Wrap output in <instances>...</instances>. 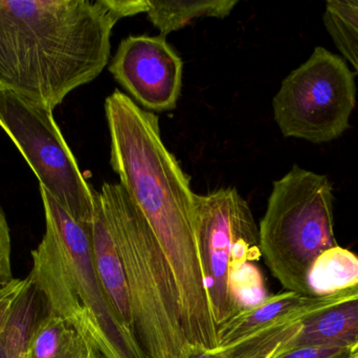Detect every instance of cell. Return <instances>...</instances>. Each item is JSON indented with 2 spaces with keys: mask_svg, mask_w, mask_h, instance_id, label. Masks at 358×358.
Wrapping results in <instances>:
<instances>
[{
  "mask_svg": "<svg viewBox=\"0 0 358 358\" xmlns=\"http://www.w3.org/2000/svg\"><path fill=\"white\" fill-rule=\"evenodd\" d=\"M105 115L111 167L163 252L185 338L197 350H214L219 346L218 327L189 176L164 143L157 115L119 90L107 97Z\"/></svg>",
  "mask_w": 358,
  "mask_h": 358,
  "instance_id": "obj_1",
  "label": "cell"
},
{
  "mask_svg": "<svg viewBox=\"0 0 358 358\" xmlns=\"http://www.w3.org/2000/svg\"><path fill=\"white\" fill-rule=\"evenodd\" d=\"M148 0H0V88L54 111L108 64L121 19Z\"/></svg>",
  "mask_w": 358,
  "mask_h": 358,
  "instance_id": "obj_2",
  "label": "cell"
},
{
  "mask_svg": "<svg viewBox=\"0 0 358 358\" xmlns=\"http://www.w3.org/2000/svg\"><path fill=\"white\" fill-rule=\"evenodd\" d=\"M45 233L31 252L29 277L48 312L73 326L106 358H147L115 313L99 277L90 222L73 218L40 186Z\"/></svg>",
  "mask_w": 358,
  "mask_h": 358,
  "instance_id": "obj_3",
  "label": "cell"
},
{
  "mask_svg": "<svg viewBox=\"0 0 358 358\" xmlns=\"http://www.w3.org/2000/svg\"><path fill=\"white\" fill-rule=\"evenodd\" d=\"M99 204L121 259L136 340L146 357L189 358L199 353L181 328L165 258L142 212L120 183H104Z\"/></svg>",
  "mask_w": 358,
  "mask_h": 358,
  "instance_id": "obj_4",
  "label": "cell"
},
{
  "mask_svg": "<svg viewBox=\"0 0 358 358\" xmlns=\"http://www.w3.org/2000/svg\"><path fill=\"white\" fill-rule=\"evenodd\" d=\"M334 202L329 178L298 164L273 182L259 226L261 254L286 291L311 296L307 277L313 262L338 246Z\"/></svg>",
  "mask_w": 358,
  "mask_h": 358,
  "instance_id": "obj_5",
  "label": "cell"
},
{
  "mask_svg": "<svg viewBox=\"0 0 358 358\" xmlns=\"http://www.w3.org/2000/svg\"><path fill=\"white\" fill-rule=\"evenodd\" d=\"M357 95L355 73L347 61L317 46L282 81L273 99V118L285 138L332 142L350 128Z\"/></svg>",
  "mask_w": 358,
  "mask_h": 358,
  "instance_id": "obj_6",
  "label": "cell"
},
{
  "mask_svg": "<svg viewBox=\"0 0 358 358\" xmlns=\"http://www.w3.org/2000/svg\"><path fill=\"white\" fill-rule=\"evenodd\" d=\"M0 128L16 145L43 187L81 222H92L94 191L55 121L52 111L18 92L0 88Z\"/></svg>",
  "mask_w": 358,
  "mask_h": 358,
  "instance_id": "obj_7",
  "label": "cell"
},
{
  "mask_svg": "<svg viewBox=\"0 0 358 358\" xmlns=\"http://www.w3.org/2000/svg\"><path fill=\"white\" fill-rule=\"evenodd\" d=\"M195 205L202 260L219 329L244 310L235 280L246 264L262 256L260 230L248 201L234 187L195 193Z\"/></svg>",
  "mask_w": 358,
  "mask_h": 358,
  "instance_id": "obj_8",
  "label": "cell"
},
{
  "mask_svg": "<svg viewBox=\"0 0 358 358\" xmlns=\"http://www.w3.org/2000/svg\"><path fill=\"white\" fill-rule=\"evenodd\" d=\"M115 80L145 109H176L183 62L163 36H128L108 67Z\"/></svg>",
  "mask_w": 358,
  "mask_h": 358,
  "instance_id": "obj_9",
  "label": "cell"
},
{
  "mask_svg": "<svg viewBox=\"0 0 358 358\" xmlns=\"http://www.w3.org/2000/svg\"><path fill=\"white\" fill-rule=\"evenodd\" d=\"M305 347H358V284L336 292L334 300L309 313L301 321V329L282 353Z\"/></svg>",
  "mask_w": 358,
  "mask_h": 358,
  "instance_id": "obj_10",
  "label": "cell"
},
{
  "mask_svg": "<svg viewBox=\"0 0 358 358\" xmlns=\"http://www.w3.org/2000/svg\"><path fill=\"white\" fill-rule=\"evenodd\" d=\"M319 298L303 296L294 291L267 296L260 304L244 309L219 328L218 348L229 346L237 340L271 327L315 304Z\"/></svg>",
  "mask_w": 358,
  "mask_h": 358,
  "instance_id": "obj_11",
  "label": "cell"
},
{
  "mask_svg": "<svg viewBox=\"0 0 358 358\" xmlns=\"http://www.w3.org/2000/svg\"><path fill=\"white\" fill-rule=\"evenodd\" d=\"M101 353L62 317L48 312L31 332L25 358H99Z\"/></svg>",
  "mask_w": 358,
  "mask_h": 358,
  "instance_id": "obj_12",
  "label": "cell"
},
{
  "mask_svg": "<svg viewBox=\"0 0 358 358\" xmlns=\"http://www.w3.org/2000/svg\"><path fill=\"white\" fill-rule=\"evenodd\" d=\"M237 4V0H148L146 14L166 37L196 18H225Z\"/></svg>",
  "mask_w": 358,
  "mask_h": 358,
  "instance_id": "obj_13",
  "label": "cell"
},
{
  "mask_svg": "<svg viewBox=\"0 0 358 358\" xmlns=\"http://www.w3.org/2000/svg\"><path fill=\"white\" fill-rule=\"evenodd\" d=\"M48 312L45 300L31 282L17 300L0 336V358H25L31 332Z\"/></svg>",
  "mask_w": 358,
  "mask_h": 358,
  "instance_id": "obj_14",
  "label": "cell"
},
{
  "mask_svg": "<svg viewBox=\"0 0 358 358\" xmlns=\"http://www.w3.org/2000/svg\"><path fill=\"white\" fill-rule=\"evenodd\" d=\"M311 296H331L358 284V256L346 248H330L313 262L307 277Z\"/></svg>",
  "mask_w": 358,
  "mask_h": 358,
  "instance_id": "obj_15",
  "label": "cell"
},
{
  "mask_svg": "<svg viewBox=\"0 0 358 358\" xmlns=\"http://www.w3.org/2000/svg\"><path fill=\"white\" fill-rule=\"evenodd\" d=\"M323 22L334 46L358 75V0H328Z\"/></svg>",
  "mask_w": 358,
  "mask_h": 358,
  "instance_id": "obj_16",
  "label": "cell"
},
{
  "mask_svg": "<svg viewBox=\"0 0 358 358\" xmlns=\"http://www.w3.org/2000/svg\"><path fill=\"white\" fill-rule=\"evenodd\" d=\"M302 319H294V321L289 322L267 342L263 343L258 348L254 349L240 358H275L279 357L282 354L284 345L287 344L300 331Z\"/></svg>",
  "mask_w": 358,
  "mask_h": 358,
  "instance_id": "obj_17",
  "label": "cell"
},
{
  "mask_svg": "<svg viewBox=\"0 0 358 358\" xmlns=\"http://www.w3.org/2000/svg\"><path fill=\"white\" fill-rule=\"evenodd\" d=\"M31 281L29 277L24 280L15 279L8 285L0 289V336L3 333L10 315L14 310L15 304L20 294L27 289Z\"/></svg>",
  "mask_w": 358,
  "mask_h": 358,
  "instance_id": "obj_18",
  "label": "cell"
},
{
  "mask_svg": "<svg viewBox=\"0 0 358 358\" xmlns=\"http://www.w3.org/2000/svg\"><path fill=\"white\" fill-rule=\"evenodd\" d=\"M12 243H10V227L6 214L0 205V289L14 281L13 277L12 262Z\"/></svg>",
  "mask_w": 358,
  "mask_h": 358,
  "instance_id": "obj_19",
  "label": "cell"
},
{
  "mask_svg": "<svg viewBox=\"0 0 358 358\" xmlns=\"http://www.w3.org/2000/svg\"><path fill=\"white\" fill-rule=\"evenodd\" d=\"M350 349L334 347H305L282 353L275 358H350Z\"/></svg>",
  "mask_w": 358,
  "mask_h": 358,
  "instance_id": "obj_20",
  "label": "cell"
},
{
  "mask_svg": "<svg viewBox=\"0 0 358 358\" xmlns=\"http://www.w3.org/2000/svg\"><path fill=\"white\" fill-rule=\"evenodd\" d=\"M189 358H227L224 357L222 352L216 350H208L203 351V352L196 353V354L192 355Z\"/></svg>",
  "mask_w": 358,
  "mask_h": 358,
  "instance_id": "obj_21",
  "label": "cell"
},
{
  "mask_svg": "<svg viewBox=\"0 0 358 358\" xmlns=\"http://www.w3.org/2000/svg\"><path fill=\"white\" fill-rule=\"evenodd\" d=\"M350 358H358V347L352 351Z\"/></svg>",
  "mask_w": 358,
  "mask_h": 358,
  "instance_id": "obj_22",
  "label": "cell"
},
{
  "mask_svg": "<svg viewBox=\"0 0 358 358\" xmlns=\"http://www.w3.org/2000/svg\"><path fill=\"white\" fill-rule=\"evenodd\" d=\"M99 358H106V357H105L104 355L101 354L100 357H99Z\"/></svg>",
  "mask_w": 358,
  "mask_h": 358,
  "instance_id": "obj_23",
  "label": "cell"
}]
</instances>
